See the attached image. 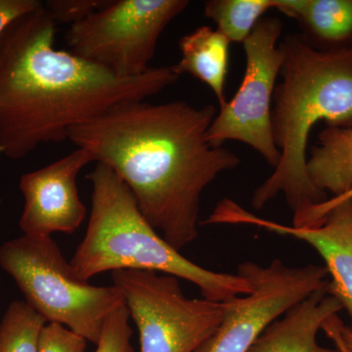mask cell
I'll use <instances>...</instances> for the list:
<instances>
[{
	"label": "cell",
	"mask_w": 352,
	"mask_h": 352,
	"mask_svg": "<svg viewBox=\"0 0 352 352\" xmlns=\"http://www.w3.org/2000/svg\"><path fill=\"white\" fill-rule=\"evenodd\" d=\"M138 329L140 352H195L219 329L226 302L188 298L178 278L153 271H113Z\"/></svg>",
	"instance_id": "7"
},
{
	"label": "cell",
	"mask_w": 352,
	"mask_h": 352,
	"mask_svg": "<svg viewBox=\"0 0 352 352\" xmlns=\"http://www.w3.org/2000/svg\"><path fill=\"white\" fill-rule=\"evenodd\" d=\"M56 23L43 4L0 38V154L19 160L116 104L146 100L182 76L171 66L119 78L55 48Z\"/></svg>",
	"instance_id": "2"
},
{
	"label": "cell",
	"mask_w": 352,
	"mask_h": 352,
	"mask_svg": "<svg viewBox=\"0 0 352 352\" xmlns=\"http://www.w3.org/2000/svg\"><path fill=\"white\" fill-rule=\"evenodd\" d=\"M283 22L278 17L259 20L243 45L245 72L239 89L215 116L208 132L214 147L226 141H239L252 147L276 168L281 154L272 133V100L276 80L283 64L279 39Z\"/></svg>",
	"instance_id": "8"
},
{
	"label": "cell",
	"mask_w": 352,
	"mask_h": 352,
	"mask_svg": "<svg viewBox=\"0 0 352 352\" xmlns=\"http://www.w3.org/2000/svg\"><path fill=\"white\" fill-rule=\"evenodd\" d=\"M337 351H338V349H337ZM339 352H340V351H339Z\"/></svg>",
	"instance_id": "24"
},
{
	"label": "cell",
	"mask_w": 352,
	"mask_h": 352,
	"mask_svg": "<svg viewBox=\"0 0 352 352\" xmlns=\"http://www.w3.org/2000/svg\"><path fill=\"white\" fill-rule=\"evenodd\" d=\"M283 64L272 100V133L281 154L272 175L252 197L263 210L283 194L298 223L308 210L326 201L307 173L310 131L318 122L352 127V47L318 50L300 34L280 43Z\"/></svg>",
	"instance_id": "3"
},
{
	"label": "cell",
	"mask_w": 352,
	"mask_h": 352,
	"mask_svg": "<svg viewBox=\"0 0 352 352\" xmlns=\"http://www.w3.org/2000/svg\"><path fill=\"white\" fill-rule=\"evenodd\" d=\"M230 44L217 29L201 25L180 38L182 58L177 64L173 65L178 76L188 74L206 83L214 91L219 107L227 102L224 90Z\"/></svg>",
	"instance_id": "14"
},
{
	"label": "cell",
	"mask_w": 352,
	"mask_h": 352,
	"mask_svg": "<svg viewBox=\"0 0 352 352\" xmlns=\"http://www.w3.org/2000/svg\"><path fill=\"white\" fill-rule=\"evenodd\" d=\"M95 159L89 152L78 148L21 176L19 187L25 205L19 226L24 235L51 237L53 233L72 234L80 228L87 208L78 194L76 178Z\"/></svg>",
	"instance_id": "10"
},
{
	"label": "cell",
	"mask_w": 352,
	"mask_h": 352,
	"mask_svg": "<svg viewBox=\"0 0 352 352\" xmlns=\"http://www.w3.org/2000/svg\"><path fill=\"white\" fill-rule=\"evenodd\" d=\"M321 330L333 340L336 349L340 352H352V331L342 323L338 315L324 322Z\"/></svg>",
	"instance_id": "23"
},
{
	"label": "cell",
	"mask_w": 352,
	"mask_h": 352,
	"mask_svg": "<svg viewBox=\"0 0 352 352\" xmlns=\"http://www.w3.org/2000/svg\"><path fill=\"white\" fill-rule=\"evenodd\" d=\"M108 2L109 0H48L43 2V6L56 24L73 25Z\"/></svg>",
	"instance_id": "20"
},
{
	"label": "cell",
	"mask_w": 352,
	"mask_h": 352,
	"mask_svg": "<svg viewBox=\"0 0 352 352\" xmlns=\"http://www.w3.org/2000/svg\"><path fill=\"white\" fill-rule=\"evenodd\" d=\"M129 318L131 315L126 305L109 315L104 322L96 352H133Z\"/></svg>",
	"instance_id": "18"
},
{
	"label": "cell",
	"mask_w": 352,
	"mask_h": 352,
	"mask_svg": "<svg viewBox=\"0 0 352 352\" xmlns=\"http://www.w3.org/2000/svg\"><path fill=\"white\" fill-rule=\"evenodd\" d=\"M276 6L277 0H208L204 14L230 43H244L264 14Z\"/></svg>",
	"instance_id": "16"
},
{
	"label": "cell",
	"mask_w": 352,
	"mask_h": 352,
	"mask_svg": "<svg viewBox=\"0 0 352 352\" xmlns=\"http://www.w3.org/2000/svg\"><path fill=\"white\" fill-rule=\"evenodd\" d=\"M237 273L249 280L252 293L226 300L219 329L195 352H248L271 323L329 286L325 266L289 267L278 258L268 266L241 263Z\"/></svg>",
	"instance_id": "9"
},
{
	"label": "cell",
	"mask_w": 352,
	"mask_h": 352,
	"mask_svg": "<svg viewBox=\"0 0 352 352\" xmlns=\"http://www.w3.org/2000/svg\"><path fill=\"white\" fill-rule=\"evenodd\" d=\"M91 183V212L87 233L69 261L83 281L116 270L153 271L191 282L201 296L226 302L249 295V280L236 273L206 270L184 258L145 219L126 183L105 164L87 175Z\"/></svg>",
	"instance_id": "4"
},
{
	"label": "cell",
	"mask_w": 352,
	"mask_h": 352,
	"mask_svg": "<svg viewBox=\"0 0 352 352\" xmlns=\"http://www.w3.org/2000/svg\"><path fill=\"white\" fill-rule=\"evenodd\" d=\"M87 340L57 323H46L38 340V352H85Z\"/></svg>",
	"instance_id": "19"
},
{
	"label": "cell",
	"mask_w": 352,
	"mask_h": 352,
	"mask_svg": "<svg viewBox=\"0 0 352 352\" xmlns=\"http://www.w3.org/2000/svg\"><path fill=\"white\" fill-rule=\"evenodd\" d=\"M276 9L298 22L314 47H351L352 0H277Z\"/></svg>",
	"instance_id": "13"
},
{
	"label": "cell",
	"mask_w": 352,
	"mask_h": 352,
	"mask_svg": "<svg viewBox=\"0 0 352 352\" xmlns=\"http://www.w3.org/2000/svg\"><path fill=\"white\" fill-rule=\"evenodd\" d=\"M0 267L13 278L25 302L47 323L61 324L98 344L106 318L126 305L117 287L76 276L52 237H22L0 245Z\"/></svg>",
	"instance_id": "5"
},
{
	"label": "cell",
	"mask_w": 352,
	"mask_h": 352,
	"mask_svg": "<svg viewBox=\"0 0 352 352\" xmlns=\"http://www.w3.org/2000/svg\"><path fill=\"white\" fill-rule=\"evenodd\" d=\"M43 4L39 0H0V38L11 23Z\"/></svg>",
	"instance_id": "22"
},
{
	"label": "cell",
	"mask_w": 352,
	"mask_h": 352,
	"mask_svg": "<svg viewBox=\"0 0 352 352\" xmlns=\"http://www.w3.org/2000/svg\"><path fill=\"white\" fill-rule=\"evenodd\" d=\"M307 173L314 188L340 198L352 193V127L329 126L307 157Z\"/></svg>",
	"instance_id": "15"
},
{
	"label": "cell",
	"mask_w": 352,
	"mask_h": 352,
	"mask_svg": "<svg viewBox=\"0 0 352 352\" xmlns=\"http://www.w3.org/2000/svg\"><path fill=\"white\" fill-rule=\"evenodd\" d=\"M217 113L212 104L184 100L120 102L74 126L68 139L119 176L147 221L180 251L198 237L203 192L241 164L208 142Z\"/></svg>",
	"instance_id": "1"
},
{
	"label": "cell",
	"mask_w": 352,
	"mask_h": 352,
	"mask_svg": "<svg viewBox=\"0 0 352 352\" xmlns=\"http://www.w3.org/2000/svg\"><path fill=\"white\" fill-rule=\"evenodd\" d=\"M340 310L342 305L328 289L315 292L271 323L248 352H339L321 346L317 333Z\"/></svg>",
	"instance_id": "12"
},
{
	"label": "cell",
	"mask_w": 352,
	"mask_h": 352,
	"mask_svg": "<svg viewBox=\"0 0 352 352\" xmlns=\"http://www.w3.org/2000/svg\"><path fill=\"white\" fill-rule=\"evenodd\" d=\"M208 224H248L307 243L325 261L332 277L328 293L351 317L352 331V234L338 217L326 214L314 226L294 227L261 219L229 199L220 201L208 217Z\"/></svg>",
	"instance_id": "11"
},
{
	"label": "cell",
	"mask_w": 352,
	"mask_h": 352,
	"mask_svg": "<svg viewBox=\"0 0 352 352\" xmlns=\"http://www.w3.org/2000/svg\"><path fill=\"white\" fill-rule=\"evenodd\" d=\"M46 323L25 300L11 302L0 322V352H38Z\"/></svg>",
	"instance_id": "17"
},
{
	"label": "cell",
	"mask_w": 352,
	"mask_h": 352,
	"mask_svg": "<svg viewBox=\"0 0 352 352\" xmlns=\"http://www.w3.org/2000/svg\"><path fill=\"white\" fill-rule=\"evenodd\" d=\"M326 214H332L338 217L352 234V193L314 206L294 227L314 226Z\"/></svg>",
	"instance_id": "21"
},
{
	"label": "cell",
	"mask_w": 352,
	"mask_h": 352,
	"mask_svg": "<svg viewBox=\"0 0 352 352\" xmlns=\"http://www.w3.org/2000/svg\"><path fill=\"white\" fill-rule=\"evenodd\" d=\"M190 6L188 0H109L71 25L65 39L72 53L119 78L151 67L160 36Z\"/></svg>",
	"instance_id": "6"
}]
</instances>
